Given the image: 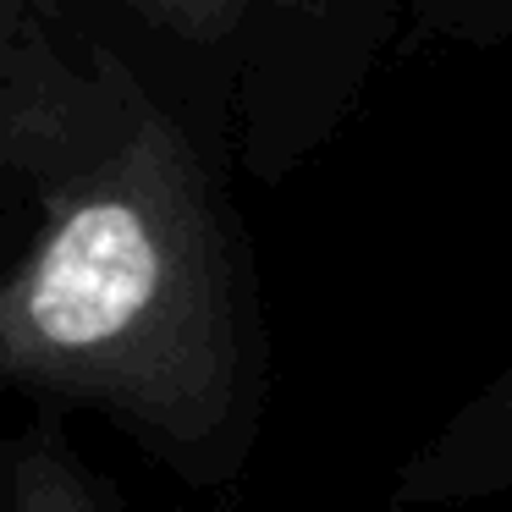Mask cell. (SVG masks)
Masks as SVG:
<instances>
[{"label":"cell","mask_w":512,"mask_h":512,"mask_svg":"<svg viewBox=\"0 0 512 512\" xmlns=\"http://www.w3.org/2000/svg\"><path fill=\"white\" fill-rule=\"evenodd\" d=\"M0 402L89 413L199 496L243 479L270 408L221 149L72 0H0Z\"/></svg>","instance_id":"cell-1"},{"label":"cell","mask_w":512,"mask_h":512,"mask_svg":"<svg viewBox=\"0 0 512 512\" xmlns=\"http://www.w3.org/2000/svg\"><path fill=\"white\" fill-rule=\"evenodd\" d=\"M402 45V0H248L226 83L221 149L254 182L325 155Z\"/></svg>","instance_id":"cell-2"},{"label":"cell","mask_w":512,"mask_h":512,"mask_svg":"<svg viewBox=\"0 0 512 512\" xmlns=\"http://www.w3.org/2000/svg\"><path fill=\"white\" fill-rule=\"evenodd\" d=\"M512 479V380L496 375L402 463L391 507H463Z\"/></svg>","instance_id":"cell-3"},{"label":"cell","mask_w":512,"mask_h":512,"mask_svg":"<svg viewBox=\"0 0 512 512\" xmlns=\"http://www.w3.org/2000/svg\"><path fill=\"white\" fill-rule=\"evenodd\" d=\"M0 512H138L67 435L61 419L0 424ZM182 512H254L232 490Z\"/></svg>","instance_id":"cell-4"},{"label":"cell","mask_w":512,"mask_h":512,"mask_svg":"<svg viewBox=\"0 0 512 512\" xmlns=\"http://www.w3.org/2000/svg\"><path fill=\"white\" fill-rule=\"evenodd\" d=\"M116 6L160 50L166 89L188 105L193 122H210L221 138L226 83H232V56L248 0H116Z\"/></svg>","instance_id":"cell-5"},{"label":"cell","mask_w":512,"mask_h":512,"mask_svg":"<svg viewBox=\"0 0 512 512\" xmlns=\"http://www.w3.org/2000/svg\"><path fill=\"white\" fill-rule=\"evenodd\" d=\"M512 34V0H402V39L496 50Z\"/></svg>","instance_id":"cell-6"}]
</instances>
